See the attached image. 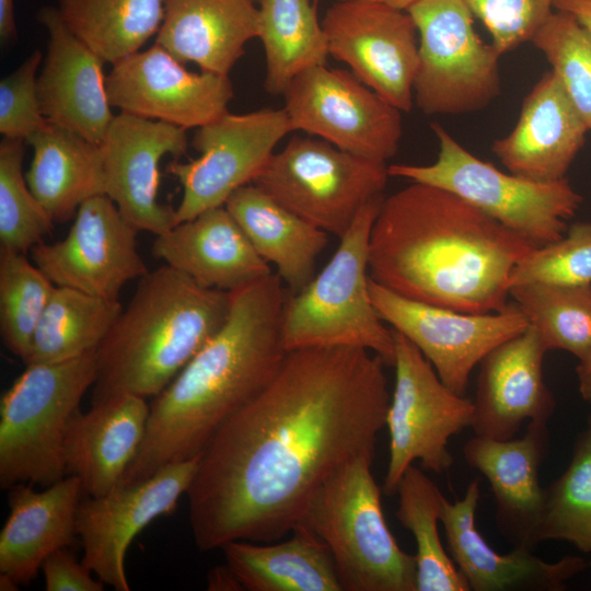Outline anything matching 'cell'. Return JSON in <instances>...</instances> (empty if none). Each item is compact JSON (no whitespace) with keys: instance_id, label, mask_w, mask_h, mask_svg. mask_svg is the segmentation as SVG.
<instances>
[{"instance_id":"1","label":"cell","mask_w":591,"mask_h":591,"mask_svg":"<svg viewBox=\"0 0 591 591\" xmlns=\"http://www.w3.org/2000/svg\"><path fill=\"white\" fill-rule=\"evenodd\" d=\"M385 366L358 347L287 351L200 453L186 493L196 546L277 542L335 472L374 457L391 399Z\"/></svg>"},{"instance_id":"2","label":"cell","mask_w":591,"mask_h":591,"mask_svg":"<svg viewBox=\"0 0 591 591\" xmlns=\"http://www.w3.org/2000/svg\"><path fill=\"white\" fill-rule=\"evenodd\" d=\"M535 246L460 196L410 182L384 197L369 274L407 299L463 313L508 305L514 266Z\"/></svg>"},{"instance_id":"3","label":"cell","mask_w":591,"mask_h":591,"mask_svg":"<svg viewBox=\"0 0 591 591\" xmlns=\"http://www.w3.org/2000/svg\"><path fill=\"white\" fill-rule=\"evenodd\" d=\"M230 293L224 324L154 396L142 442L120 485L199 455L278 371L287 354L281 279L271 273Z\"/></svg>"},{"instance_id":"4","label":"cell","mask_w":591,"mask_h":591,"mask_svg":"<svg viewBox=\"0 0 591 591\" xmlns=\"http://www.w3.org/2000/svg\"><path fill=\"white\" fill-rule=\"evenodd\" d=\"M231 293L163 265L142 276L96 349L92 404L119 394L161 393L221 328Z\"/></svg>"},{"instance_id":"5","label":"cell","mask_w":591,"mask_h":591,"mask_svg":"<svg viewBox=\"0 0 591 591\" xmlns=\"http://www.w3.org/2000/svg\"><path fill=\"white\" fill-rule=\"evenodd\" d=\"M373 461L359 456L335 472L300 524L327 547L341 591H417L415 555L398 546L387 526Z\"/></svg>"},{"instance_id":"6","label":"cell","mask_w":591,"mask_h":591,"mask_svg":"<svg viewBox=\"0 0 591 591\" xmlns=\"http://www.w3.org/2000/svg\"><path fill=\"white\" fill-rule=\"evenodd\" d=\"M383 199L366 205L321 273L287 296L281 322L286 351L358 347L393 367V329L384 325L369 293L370 234Z\"/></svg>"},{"instance_id":"7","label":"cell","mask_w":591,"mask_h":591,"mask_svg":"<svg viewBox=\"0 0 591 591\" xmlns=\"http://www.w3.org/2000/svg\"><path fill=\"white\" fill-rule=\"evenodd\" d=\"M97 376L96 350L30 363L0 399V485L50 486L67 476L63 440Z\"/></svg>"},{"instance_id":"8","label":"cell","mask_w":591,"mask_h":591,"mask_svg":"<svg viewBox=\"0 0 591 591\" xmlns=\"http://www.w3.org/2000/svg\"><path fill=\"white\" fill-rule=\"evenodd\" d=\"M430 127L439 142L437 160L392 164L390 176L449 190L537 247L564 236L567 220L583 199L566 177L535 182L502 172L466 150L439 123Z\"/></svg>"},{"instance_id":"9","label":"cell","mask_w":591,"mask_h":591,"mask_svg":"<svg viewBox=\"0 0 591 591\" xmlns=\"http://www.w3.org/2000/svg\"><path fill=\"white\" fill-rule=\"evenodd\" d=\"M387 167L320 138L296 136L274 152L253 184L310 224L340 239L366 205L384 196Z\"/></svg>"},{"instance_id":"10","label":"cell","mask_w":591,"mask_h":591,"mask_svg":"<svg viewBox=\"0 0 591 591\" xmlns=\"http://www.w3.org/2000/svg\"><path fill=\"white\" fill-rule=\"evenodd\" d=\"M407 12L418 33V108L426 115H456L489 105L501 91V55L479 38L466 3L418 0Z\"/></svg>"},{"instance_id":"11","label":"cell","mask_w":591,"mask_h":591,"mask_svg":"<svg viewBox=\"0 0 591 591\" xmlns=\"http://www.w3.org/2000/svg\"><path fill=\"white\" fill-rule=\"evenodd\" d=\"M395 384L385 426L390 457L382 491L396 495L406 470L416 460L437 474L454 462L448 445L452 436L472 426L473 401L449 389L420 350L393 329Z\"/></svg>"},{"instance_id":"12","label":"cell","mask_w":591,"mask_h":591,"mask_svg":"<svg viewBox=\"0 0 591 591\" xmlns=\"http://www.w3.org/2000/svg\"><path fill=\"white\" fill-rule=\"evenodd\" d=\"M282 95L292 130L375 162L386 163L398 150L402 112L349 70L313 67Z\"/></svg>"},{"instance_id":"13","label":"cell","mask_w":591,"mask_h":591,"mask_svg":"<svg viewBox=\"0 0 591 591\" xmlns=\"http://www.w3.org/2000/svg\"><path fill=\"white\" fill-rule=\"evenodd\" d=\"M291 131L283 107L228 112L198 127L192 146L199 157L187 162L174 160L167 166L183 188L174 225L224 206L236 189L254 182L279 141Z\"/></svg>"},{"instance_id":"14","label":"cell","mask_w":591,"mask_h":591,"mask_svg":"<svg viewBox=\"0 0 591 591\" xmlns=\"http://www.w3.org/2000/svg\"><path fill=\"white\" fill-rule=\"evenodd\" d=\"M369 293L383 322L412 341L440 380L464 396L470 375L484 357L530 325L514 302L499 312L463 313L407 299L371 277Z\"/></svg>"},{"instance_id":"15","label":"cell","mask_w":591,"mask_h":591,"mask_svg":"<svg viewBox=\"0 0 591 591\" xmlns=\"http://www.w3.org/2000/svg\"><path fill=\"white\" fill-rule=\"evenodd\" d=\"M322 26L328 54L401 112L412 111L418 33L407 11L345 0L327 8Z\"/></svg>"},{"instance_id":"16","label":"cell","mask_w":591,"mask_h":591,"mask_svg":"<svg viewBox=\"0 0 591 591\" xmlns=\"http://www.w3.org/2000/svg\"><path fill=\"white\" fill-rule=\"evenodd\" d=\"M137 233L115 202L99 195L79 207L62 240L42 242L30 252L55 286L118 300L127 282L149 271L137 248Z\"/></svg>"},{"instance_id":"17","label":"cell","mask_w":591,"mask_h":591,"mask_svg":"<svg viewBox=\"0 0 591 591\" xmlns=\"http://www.w3.org/2000/svg\"><path fill=\"white\" fill-rule=\"evenodd\" d=\"M199 457L167 464L142 480L80 501L76 530L82 563L104 584L116 591L130 590L125 571L130 543L151 521L175 508L192 484Z\"/></svg>"},{"instance_id":"18","label":"cell","mask_w":591,"mask_h":591,"mask_svg":"<svg viewBox=\"0 0 591 591\" xmlns=\"http://www.w3.org/2000/svg\"><path fill=\"white\" fill-rule=\"evenodd\" d=\"M106 90L120 112L186 130L227 114L233 97L228 76L188 71L158 44L112 65Z\"/></svg>"},{"instance_id":"19","label":"cell","mask_w":591,"mask_h":591,"mask_svg":"<svg viewBox=\"0 0 591 591\" xmlns=\"http://www.w3.org/2000/svg\"><path fill=\"white\" fill-rule=\"evenodd\" d=\"M188 147L186 129L120 112L101 143L106 193L138 231L161 235L174 227L175 209L158 200L159 164L178 159Z\"/></svg>"},{"instance_id":"20","label":"cell","mask_w":591,"mask_h":591,"mask_svg":"<svg viewBox=\"0 0 591 591\" xmlns=\"http://www.w3.org/2000/svg\"><path fill=\"white\" fill-rule=\"evenodd\" d=\"M47 32L37 76V95L46 120L101 146L114 115L106 90L105 61L74 36L57 8L37 13Z\"/></svg>"},{"instance_id":"21","label":"cell","mask_w":591,"mask_h":591,"mask_svg":"<svg viewBox=\"0 0 591 591\" xmlns=\"http://www.w3.org/2000/svg\"><path fill=\"white\" fill-rule=\"evenodd\" d=\"M480 497L477 478L454 502L444 499L440 522L448 553L473 591H561L567 581L591 565L579 556L546 561L533 551L513 547L500 554L485 541L476 528L475 515Z\"/></svg>"},{"instance_id":"22","label":"cell","mask_w":591,"mask_h":591,"mask_svg":"<svg viewBox=\"0 0 591 591\" xmlns=\"http://www.w3.org/2000/svg\"><path fill=\"white\" fill-rule=\"evenodd\" d=\"M546 352L538 333L529 325L484 357L473 401L475 436L508 440L525 420L547 422L556 402L544 381Z\"/></svg>"},{"instance_id":"23","label":"cell","mask_w":591,"mask_h":591,"mask_svg":"<svg viewBox=\"0 0 591 591\" xmlns=\"http://www.w3.org/2000/svg\"><path fill=\"white\" fill-rule=\"evenodd\" d=\"M546 424L529 421L521 438L475 436L463 447L466 463L488 480L497 529L513 547L533 551L540 543L545 489L540 486L538 472L549 447Z\"/></svg>"},{"instance_id":"24","label":"cell","mask_w":591,"mask_h":591,"mask_svg":"<svg viewBox=\"0 0 591 591\" xmlns=\"http://www.w3.org/2000/svg\"><path fill=\"white\" fill-rule=\"evenodd\" d=\"M589 131L549 70L523 100L519 119L491 150L508 172L535 182L565 178Z\"/></svg>"},{"instance_id":"25","label":"cell","mask_w":591,"mask_h":591,"mask_svg":"<svg viewBox=\"0 0 591 591\" xmlns=\"http://www.w3.org/2000/svg\"><path fill=\"white\" fill-rule=\"evenodd\" d=\"M149 413L146 397L119 394L71 418L63 459L67 475L80 479L83 494L100 497L121 484L142 442Z\"/></svg>"},{"instance_id":"26","label":"cell","mask_w":591,"mask_h":591,"mask_svg":"<svg viewBox=\"0 0 591 591\" xmlns=\"http://www.w3.org/2000/svg\"><path fill=\"white\" fill-rule=\"evenodd\" d=\"M152 254L199 285L228 292L271 274L225 206L157 235Z\"/></svg>"},{"instance_id":"27","label":"cell","mask_w":591,"mask_h":591,"mask_svg":"<svg viewBox=\"0 0 591 591\" xmlns=\"http://www.w3.org/2000/svg\"><path fill=\"white\" fill-rule=\"evenodd\" d=\"M82 494L74 475L40 491L32 484L11 487L10 513L0 533V573L27 584L49 554L69 547L78 536L76 514Z\"/></svg>"},{"instance_id":"28","label":"cell","mask_w":591,"mask_h":591,"mask_svg":"<svg viewBox=\"0 0 591 591\" xmlns=\"http://www.w3.org/2000/svg\"><path fill=\"white\" fill-rule=\"evenodd\" d=\"M258 28L256 0H164L155 44L182 63L228 76Z\"/></svg>"},{"instance_id":"29","label":"cell","mask_w":591,"mask_h":591,"mask_svg":"<svg viewBox=\"0 0 591 591\" xmlns=\"http://www.w3.org/2000/svg\"><path fill=\"white\" fill-rule=\"evenodd\" d=\"M225 208L257 254L287 285L290 293L302 290L315 276L317 257L328 234L310 224L251 183L236 189Z\"/></svg>"},{"instance_id":"30","label":"cell","mask_w":591,"mask_h":591,"mask_svg":"<svg viewBox=\"0 0 591 591\" xmlns=\"http://www.w3.org/2000/svg\"><path fill=\"white\" fill-rule=\"evenodd\" d=\"M26 143L33 148L26 182L54 223L71 219L84 201L105 195L101 146L49 123Z\"/></svg>"},{"instance_id":"31","label":"cell","mask_w":591,"mask_h":591,"mask_svg":"<svg viewBox=\"0 0 591 591\" xmlns=\"http://www.w3.org/2000/svg\"><path fill=\"white\" fill-rule=\"evenodd\" d=\"M227 564L247 591H341L325 544L300 524L283 542L232 541Z\"/></svg>"},{"instance_id":"32","label":"cell","mask_w":591,"mask_h":591,"mask_svg":"<svg viewBox=\"0 0 591 591\" xmlns=\"http://www.w3.org/2000/svg\"><path fill=\"white\" fill-rule=\"evenodd\" d=\"M265 90L282 95L300 73L326 65V35L313 0H258Z\"/></svg>"},{"instance_id":"33","label":"cell","mask_w":591,"mask_h":591,"mask_svg":"<svg viewBox=\"0 0 591 591\" xmlns=\"http://www.w3.org/2000/svg\"><path fill=\"white\" fill-rule=\"evenodd\" d=\"M57 10L74 36L115 65L157 35L164 0H58Z\"/></svg>"},{"instance_id":"34","label":"cell","mask_w":591,"mask_h":591,"mask_svg":"<svg viewBox=\"0 0 591 591\" xmlns=\"http://www.w3.org/2000/svg\"><path fill=\"white\" fill-rule=\"evenodd\" d=\"M121 311L118 300L56 286L33 334L25 364L59 362L95 351Z\"/></svg>"},{"instance_id":"35","label":"cell","mask_w":591,"mask_h":591,"mask_svg":"<svg viewBox=\"0 0 591 591\" xmlns=\"http://www.w3.org/2000/svg\"><path fill=\"white\" fill-rule=\"evenodd\" d=\"M396 495V519L416 542L417 591H470L438 532L445 499L438 485L413 464L404 473Z\"/></svg>"},{"instance_id":"36","label":"cell","mask_w":591,"mask_h":591,"mask_svg":"<svg viewBox=\"0 0 591 591\" xmlns=\"http://www.w3.org/2000/svg\"><path fill=\"white\" fill-rule=\"evenodd\" d=\"M509 293L547 351L560 349L580 359L591 348V283L531 282Z\"/></svg>"},{"instance_id":"37","label":"cell","mask_w":591,"mask_h":591,"mask_svg":"<svg viewBox=\"0 0 591 591\" xmlns=\"http://www.w3.org/2000/svg\"><path fill=\"white\" fill-rule=\"evenodd\" d=\"M55 288L26 253L0 248V335L7 349L24 363Z\"/></svg>"},{"instance_id":"38","label":"cell","mask_w":591,"mask_h":591,"mask_svg":"<svg viewBox=\"0 0 591 591\" xmlns=\"http://www.w3.org/2000/svg\"><path fill=\"white\" fill-rule=\"evenodd\" d=\"M545 489L538 542L561 540L591 552V432L581 433L567 470Z\"/></svg>"},{"instance_id":"39","label":"cell","mask_w":591,"mask_h":591,"mask_svg":"<svg viewBox=\"0 0 591 591\" xmlns=\"http://www.w3.org/2000/svg\"><path fill=\"white\" fill-rule=\"evenodd\" d=\"M25 141L0 142V248L27 253L51 233L54 222L23 174Z\"/></svg>"},{"instance_id":"40","label":"cell","mask_w":591,"mask_h":591,"mask_svg":"<svg viewBox=\"0 0 591 591\" xmlns=\"http://www.w3.org/2000/svg\"><path fill=\"white\" fill-rule=\"evenodd\" d=\"M591 131V33L573 15L552 12L531 38Z\"/></svg>"},{"instance_id":"41","label":"cell","mask_w":591,"mask_h":591,"mask_svg":"<svg viewBox=\"0 0 591 591\" xmlns=\"http://www.w3.org/2000/svg\"><path fill=\"white\" fill-rule=\"evenodd\" d=\"M531 282L591 283V222L571 224L563 237L522 258L510 274L509 289Z\"/></svg>"},{"instance_id":"42","label":"cell","mask_w":591,"mask_h":591,"mask_svg":"<svg viewBox=\"0 0 591 591\" xmlns=\"http://www.w3.org/2000/svg\"><path fill=\"white\" fill-rule=\"evenodd\" d=\"M43 58L39 50H34L0 81V134L3 138L26 142L48 125L37 95V71Z\"/></svg>"},{"instance_id":"43","label":"cell","mask_w":591,"mask_h":591,"mask_svg":"<svg viewBox=\"0 0 591 591\" xmlns=\"http://www.w3.org/2000/svg\"><path fill=\"white\" fill-rule=\"evenodd\" d=\"M493 38L500 55L531 40L552 13L553 0H463Z\"/></svg>"},{"instance_id":"44","label":"cell","mask_w":591,"mask_h":591,"mask_svg":"<svg viewBox=\"0 0 591 591\" xmlns=\"http://www.w3.org/2000/svg\"><path fill=\"white\" fill-rule=\"evenodd\" d=\"M47 591H103L104 583L68 547L49 554L42 564Z\"/></svg>"},{"instance_id":"45","label":"cell","mask_w":591,"mask_h":591,"mask_svg":"<svg viewBox=\"0 0 591 591\" xmlns=\"http://www.w3.org/2000/svg\"><path fill=\"white\" fill-rule=\"evenodd\" d=\"M207 589L210 591H240L242 583L229 565L212 568L207 576Z\"/></svg>"},{"instance_id":"46","label":"cell","mask_w":591,"mask_h":591,"mask_svg":"<svg viewBox=\"0 0 591 591\" xmlns=\"http://www.w3.org/2000/svg\"><path fill=\"white\" fill-rule=\"evenodd\" d=\"M18 38L14 0H0V39L8 45Z\"/></svg>"},{"instance_id":"47","label":"cell","mask_w":591,"mask_h":591,"mask_svg":"<svg viewBox=\"0 0 591 591\" xmlns=\"http://www.w3.org/2000/svg\"><path fill=\"white\" fill-rule=\"evenodd\" d=\"M553 7L573 15L591 33V0H554Z\"/></svg>"},{"instance_id":"48","label":"cell","mask_w":591,"mask_h":591,"mask_svg":"<svg viewBox=\"0 0 591 591\" xmlns=\"http://www.w3.org/2000/svg\"><path fill=\"white\" fill-rule=\"evenodd\" d=\"M576 372L579 392L582 398L591 404V348L579 359Z\"/></svg>"},{"instance_id":"49","label":"cell","mask_w":591,"mask_h":591,"mask_svg":"<svg viewBox=\"0 0 591 591\" xmlns=\"http://www.w3.org/2000/svg\"><path fill=\"white\" fill-rule=\"evenodd\" d=\"M335 1H345V0H335ZM361 1L376 2V3L385 4L394 9L407 11V9L412 7L418 0H361Z\"/></svg>"},{"instance_id":"50","label":"cell","mask_w":591,"mask_h":591,"mask_svg":"<svg viewBox=\"0 0 591 591\" xmlns=\"http://www.w3.org/2000/svg\"><path fill=\"white\" fill-rule=\"evenodd\" d=\"M18 583L8 575H0V590L1 591H15L18 590Z\"/></svg>"},{"instance_id":"51","label":"cell","mask_w":591,"mask_h":591,"mask_svg":"<svg viewBox=\"0 0 591 591\" xmlns=\"http://www.w3.org/2000/svg\"><path fill=\"white\" fill-rule=\"evenodd\" d=\"M588 430L591 432V417L589 418V428Z\"/></svg>"},{"instance_id":"52","label":"cell","mask_w":591,"mask_h":591,"mask_svg":"<svg viewBox=\"0 0 591 591\" xmlns=\"http://www.w3.org/2000/svg\"><path fill=\"white\" fill-rule=\"evenodd\" d=\"M315 3H317V0H313Z\"/></svg>"},{"instance_id":"53","label":"cell","mask_w":591,"mask_h":591,"mask_svg":"<svg viewBox=\"0 0 591 591\" xmlns=\"http://www.w3.org/2000/svg\"><path fill=\"white\" fill-rule=\"evenodd\" d=\"M256 2H258V0H256Z\"/></svg>"},{"instance_id":"54","label":"cell","mask_w":591,"mask_h":591,"mask_svg":"<svg viewBox=\"0 0 591 591\" xmlns=\"http://www.w3.org/2000/svg\"><path fill=\"white\" fill-rule=\"evenodd\" d=\"M554 1V0H553Z\"/></svg>"}]
</instances>
